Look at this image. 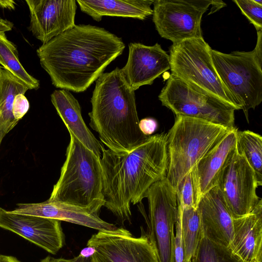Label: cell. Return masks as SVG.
<instances>
[{
  "mask_svg": "<svg viewBox=\"0 0 262 262\" xmlns=\"http://www.w3.org/2000/svg\"><path fill=\"white\" fill-rule=\"evenodd\" d=\"M0 262H21L13 256L0 254Z\"/></svg>",
  "mask_w": 262,
  "mask_h": 262,
  "instance_id": "obj_37",
  "label": "cell"
},
{
  "mask_svg": "<svg viewBox=\"0 0 262 262\" xmlns=\"http://www.w3.org/2000/svg\"><path fill=\"white\" fill-rule=\"evenodd\" d=\"M188 262H192V261L191 260H190L189 261H188Z\"/></svg>",
  "mask_w": 262,
  "mask_h": 262,
  "instance_id": "obj_41",
  "label": "cell"
},
{
  "mask_svg": "<svg viewBox=\"0 0 262 262\" xmlns=\"http://www.w3.org/2000/svg\"><path fill=\"white\" fill-rule=\"evenodd\" d=\"M121 38L104 28L75 25L36 51L40 63L57 88L82 92L123 53Z\"/></svg>",
  "mask_w": 262,
  "mask_h": 262,
  "instance_id": "obj_1",
  "label": "cell"
},
{
  "mask_svg": "<svg viewBox=\"0 0 262 262\" xmlns=\"http://www.w3.org/2000/svg\"><path fill=\"white\" fill-rule=\"evenodd\" d=\"M176 192L177 205L183 207L196 208L191 170L180 181L177 187Z\"/></svg>",
  "mask_w": 262,
  "mask_h": 262,
  "instance_id": "obj_27",
  "label": "cell"
},
{
  "mask_svg": "<svg viewBox=\"0 0 262 262\" xmlns=\"http://www.w3.org/2000/svg\"><path fill=\"white\" fill-rule=\"evenodd\" d=\"M211 50L203 37L172 43L169 54L171 75L195 91L241 110L217 75Z\"/></svg>",
  "mask_w": 262,
  "mask_h": 262,
  "instance_id": "obj_6",
  "label": "cell"
},
{
  "mask_svg": "<svg viewBox=\"0 0 262 262\" xmlns=\"http://www.w3.org/2000/svg\"><path fill=\"white\" fill-rule=\"evenodd\" d=\"M210 0H156L152 20L163 38L175 43L202 37L201 20Z\"/></svg>",
  "mask_w": 262,
  "mask_h": 262,
  "instance_id": "obj_10",
  "label": "cell"
},
{
  "mask_svg": "<svg viewBox=\"0 0 262 262\" xmlns=\"http://www.w3.org/2000/svg\"><path fill=\"white\" fill-rule=\"evenodd\" d=\"M30 23L29 29L42 45L63 33L75 24V0H26Z\"/></svg>",
  "mask_w": 262,
  "mask_h": 262,
  "instance_id": "obj_14",
  "label": "cell"
},
{
  "mask_svg": "<svg viewBox=\"0 0 262 262\" xmlns=\"http://www.w3.org/2000/svg\"><path fill=\"white\" fill-rule=\"evenodd\" d=\"M236 127L229 130L191 170L195 207L201 198L215 187L223 168L236 148Z\"/></svg>",
  "mask_w": 262,
  "mask_h": 262,
  "instance_id": "obj_16",
  "label": "cell"
},
{
  "mask_svg": "<svg viewBox=\"0 0 262 262\" xmlns=\"http://www.w3.org/2000/svg\"><path fill=\"white\" fill-rule=\"evenodd\" d=\"M51 100L69 134L101 158L103 145L85 123L80 105L76 98L70 91L62 89L55 90L51 95Z\"/></svg>",
  "mask_w": 262,
  "mask_h": 262,
  "instance_id": "obj_20",
  "label": "cell"
},
{
  "mask_svg": "<svg viewBox=\"0 0 262 262\" xmlns=\"http://www.w3.org/2000/svg\"><path fill=\"white\" fill-rule=\"evenodd\" d=\"M6 135V133L4 131L0 130V144L2 141L3 139Z\"/></svg>",
  "mask_w": 262,
  "mask_h": 262,
  "instance_id": "obj_38",
  "label": "cell"
},
{
  "mask_svg": "<svg viewBox=\"0 0 262 262\" xmlns=\"http://www.w3.org/2000/svg\"><path fill=\"white\" fill-rule=\"evenodd\" d=\"M1 69H2V67L0 66V77H1Z\"/></svg>",
  "mask_w": 262,
  "mask_h": 262,
  "instance_id": "obj_40",
  "label": "cell"
},
{
  "mask_svg": "<svg viewBox=\"0 0 262 262\" xmlns=\"http://www.w3.org/2000/svg\"><path fill=\"white\" fill-rule=\"evenodd\" d=\"M13 26V24L12 22L0 17V32H5L11 30Z\"/></svg>",
  "mask_w": 262,
  "mask_h": 262,
  "instance_id": "obj_33",
  "label": "cell"
},
{
  "mask_svg": "<svg viewBox=\"0 0 262 262\" xmlns=\"http://www.w3.org/2000/svg\"><path fill=\"white\" fill-rule=\"evenodd\" d=\"M178 206L181 224V231L185 262L192 259L202 237L201 220L196 208Z\"/></svg>",
  "mask_w": 262,
  "mask_h": 262,
  "instance_id": "obj_23",
  "label": "cell"
},
{
  "mask_svg": "<svg viewBox=\"0 0 262 262\" xmlns=\"http://www.w3.org/2000/svg\"><path fill=\"white\" fill-rule=\"evenodd\" d=\"M151 0H77L82 12L99 21L103 16L145 19L152 14Z\"/></svg>",
  "mask_w": 262,
  "mask_h": 262,
  "instance_id": "obj_21",
  "label": "cell"
},
{
  "mask_svg": "<svg viewBox=\"0 0 262 262\" xmlns=\"http://www.w3.org/2000/svg\"><path fill=\"white\" fill-rule=\"evenodd\" d=\"M202 236L229 247L233 235V220L216 186L205 193L196 206Z\"/></svg>",
  "mask_w": 262,
  "mask_h": 262,
  "instance_id": "obj_18",
  "label": "cell"
},
{
  "mask_svg": "<svg viewBox=\"0 0 262 262\" xmlns=\"http://www.w3.org/2000/svg\"><path fill=\"white\" fill-rule=\"evenodd\" d=\"M255 2L257 4L262 5V0H254Z\"/></svg>",
  "mask_w": 262,
  "mask_h": 262,
  "instance_id": "obj_39",
  "label": "cell"
},
{
  "mask_svg": "<svg viewBox=\"0 0 262 262\" xmlns=\"http://www.w3.org/2000/svg\"><path fill=\"white\" fill-rule=\"evenodd\" d=\"M0 227L52 254H56L63 246L64 234L59 220L15 213L0 207Z\"/></svg>",
  "mask_w": 262,
  "mask_h": 262,
  "instance_id": "obj_13",
  "label": "cell"
},
{
  "mask_svg": "<svg viewBox=\"0 0 262 262\" xmlns=\"http://www.w3.org/2000/svg\"><path fill=\"white\" fill-rule=\"evenodd\" d=\"M158 98L162 104L176 116L202 119L229 129L235 127L234 107L193 90L171 75Z\"/></svg>",
  "mask_w": 262,
  "mask_h": 262,
  "instance_id": "obj_8",
  "label": "cell"
},
{
  "mask_svg": "<svg viewBox=\"0 0 262 262\" xmlns=\"http://www.w3.org/2000/svg\"><path fill=\"white\" fill-rule=\"evenodd\" d=\"M29 88L5 69H1L0 77V130L6 134L17 124L13 115L15 97L25 94Z\"/></svg>",
  "mask_w": 262,
  "mask_h": 262,
  "instance_id": "obj_22",
  "label": "cell"
},
{
  "mask_svg": "<svg viewBox=\"0 0 262 262\" xmlns=\"http://www.w3.org/2000/svg\"><path fill=\"white\" fill-rule=\"evenodd\" d=\"M214 68L222 83L242 110L248 112L262 101V60L253 50L224 53L211 50Z\"/></svg>",
  "mask_w": 262,
  "mask_h": 262,
  "instance_id": "obj_7",
  "label": "cell"
},
{
  "mask_svg": "<svg viewBox=\"0 0 262 262\" xmlns=\"http://www.w3.org/2000/svg\"><path fill=\"white\" fill-rule=\"evenodd\" d=\"M174 237V262H185L180 215L178 211Z\"/></svg>",
  "mask_w": 262,
  "mask_h": 262,
  "instance_id": "obj_29",
  "label": "cell"
},
{
  "mask_svg": "<svg viewBox=\"0 0 262 262\" xmlns=\"http://www.w3.org/2000/svg\"><path fill=\"white\" fill-rule=\"evenodd\" d=\"M233 219L250 213L260 199L256 174L236 148L223 168L216 185Z\"/></svg>",
  "mask_w": 262,
  "mask_h": 262,
  "instance_id": "obj_11",
  "label": "cell"
},
{
  "mask_svg": "<svg viewBox=\"0 0 262 262\" xmlns=\"http://www.w3.org/2000/svg\"><path fill=\"white\" fill-rule=\"evenodd\" d=\"M262 200L247 215L233 220L229 247L245 262H262Z\"/></svg>",
  "mask_w": 262,
  "mask_h": 262,
  "instance_id": "obj_19",
  "label": "cell"
},
{
  "mask_svg": "<svg viewBox=\"0 0 262 262\" xmlns=\"http://www.w3.org/2000/svg\"><path fill=\"white\" fill-rule=\"evenodd\" d=\"M70 135L66 160L49 200L100 212L105 202L101 158Z\"/></svg>",
  "mask_w": 262,
  "mask_h": 262,
  "instance_id": "obj_4",
  "label": "cell"
},
{
  "mask_svg": "<svg viewBox=\"0 0 262 262\" xmlns=\"http://www.w3.org/2000/svg\"><path fill=\"white\" fill-rule=\"evenodd\" d=\"M0 65L29 90L39 88V81L26 72L19 60L16 46L4 32H0Z\"/></svg>",
  "mask_w": 262,
  "mask_h": 262,
  "instance_id": "obj_24",
  "label": "cell"
},
{
  "mask_svg": "<svg viewBox=\"0 0 262 262\" xmlns=\"http://www.w3.org/2000/svg\"><path fill=\"white\" fill-rule=\"evenodd\" d=\"M95 251V249L93 247L87 246L80 251L79 254L85 257L90 258L94 253Z\"/></svg>",
  "mask_w": 262,
  "mask_h": 262,
  "instance_id": "obj_34",
  "label": "cell"
},
{
  "mask_svg": "<svg viewBox=\"0 0 262 262\" xmlns=\"http://www.w3.org/2000/svg\"><path fill=\"white\" fill-rule=\"evenodd\" d=\"M100 161L104 206L123 225L130 221V204L141 203L149 188L166 178V134L149 136L128 152H115L102 146Z\"/></svg>",
  "mask_w": 262,
  "mask_h": 262,
  "instance_id": "obj_2",
  "label": "cell"
},
{
  "mask_svg": "<svg viewBox=\"0 0 262 262\" xmlns=\"http://www.w3.org/2000/svg\"><path fill=\"white\" fill-rule=\"evenodd\" d=\"M40 262H90V258L85 257L80 254L72 259L56 258L48 256L41 259Z\"/></svg>",
  "mask_w": 262,
  "mask_h": 262,
  "instance_id": "obj_32",
  "label": "cell"
},
{
  "mask_svg": "<svg viewBox=\"0 0 262 262\" xmlns=\"http://www.w3.org/2000/svg\"><path fill=\"white\" fill-rule=\"evenodd\" d=\"M11 210L13 213L38 216L65 221L101 230H114L118 227L100 218V212L71 204L51 201L37 203H19Z\"/></svg>",
  "mask_w": 262,
  "mask_h": 262,
  "instance_id": "obj_17",
  "label": "cell"
},
{
  "mask_svg": "<svg viewBox=\"0 0 262 262\" xmlns=\"http://www.w3.org/2000/svg\"><path fill=\"white\" fill-rule=\"evenodd\" d=\"M29 103L24 94L17 95L13 101L12 112L14 118L19 121L29 109Z\"/></svg>",
  "mask_w": 262,
  "mask_h": 262,
  "instance_id": "obj_30",
  "label": "cell"
},
{
  "mask_svg": "<svg viewBox=\"0 0 262 262\" xmlns=\"http://www.w3.org/2000/svg\"><path fill=\"white\" fill-rule=\"evenodd\" d=\"M191 260L192 262H245L229 247L214 243L203 236Z\"/></svg>",
  "mask_w": 262,
  "mask_h": 262,
  "instance_id": "obj_26",
  "label": "cell"
},
{
  "mask_svg": "<svg viewBox=\"0 0 262 262\" xmlns=\"http://www.w3.org/2000/svg\"><path fill=\"white\" fill-rule=\"evenodd\" d=\"M15 3L13 1H0V7L9 9L15 8Z\"/></svg>",
  "mask_w": 262,
  "mask_h": 262,
  "instance_id": "obj_36",
  "label": "cell"
},
{
  "mask_svg": "<svg viewBox=\"0 0 262 262\" xmlns=\"http://www.w3.org/2000/svg\"><path fill=\"white\" fill-rule=\"evenodd\" d=\"M141 228L138 237L122 227L98 231L87 242L95 249L90 262H159L147 233Z\"/></svg>",
  "mask_w": 262,
  "mask_h": 262,
  "instance_id": "obj_12",
  "label": "cell"
},
{
  "mask_svg": "<svg viewBox=\"0 0 262 262\" xmlns=\"http://www.w3.org/2000/svg\"><path fill=\"white\" fill-rule=\"evenodd\" d=\"M158 127L157 121L151 118H146L139 121V128L142 133L147 136H151Z\"/></svg>",
  "mask_w": 262,
  "mask_h": 262,
  "instance_id": "obj_31",
  "label": "cell"
},
{
  "mask_svg": "<svg viewBox=\"0 0 262 262\" xmlns=\"http://www.w3.org/2000/svg\"><path fill=\"white\" fill-rule=\"evenodd\" d=\"M128 48L127 62L121 70L134 91L141 86L151 85L156 78L170 70L169 56L159 43L146 46L132 42Z\"/></svg>",
  "mask_w": 262,
  "mask_h": 262,
  "instance_id": "obj_15",
  "label": "cell"
},
{
  "mask_svg": "<svg viewBox=\"0 0 262 262\" xmlns=\"http://www.w3.org/2000/svg\"><path fill=\"white\" fill-rule=\"evenodd\" d=\"M211 5L212 6V7L211 8L209 14L214 13L220 8L225 6L226 4L222 1H212Z\"/></svg>",
  "mask_w": 262,
  "mask_h": 262,
  "instance_id": "obj_35",
  "label": "cell"
},
{
  "mask_svg": "<svg viewBox=\"0 0 262 262\" xmlns=\"http://www.w3.org/2000/svg\"><path fill=\"white\" fill-rule=\"evenodd\" d=\"M148 235L159 262H174V227L177 220L176 192L166 178L148 190Z\"/></svg>",
  "mask_w": 262,
  "mask_h": 262,
  "instance_id": "obj_9",
  "label": "cell"
},
{
  "mask_svg": "<svg viewBox=\"0 0 262 262\" xmlns=\"http://www.w3.org/2000/svg\"><path fill=\"white\" fill-rule=\"evenodd\" d=\"M233 2L257 31H262V5L257 4L254 0H234Z\"/></svg>",
  "mask_w": 262,
  "mask_h": 262,
  "instance_id": "obj_28",
  "label": "cell"
},
{
  "mask_svg": "<svg viewBox=\"0 0 262 262\" xmlns=\"http://www.w3.org/2000/svg\"><path fill=\"white\" fill-rule=\"evenodd\" d=\"M229 130L202 119L176 116L166 134V176L175 191L182 179Z\"/></svg>",
  "mask_w": 262,
  "mask_h": 262,
  "instance_id": "obj_5",
  "label": "cell"
},
{
  "mask_svg": "<svg viewBox=\"0 0 262 262\" xmlns=\"http://www.w3.org/2000/svg\"><path fill=\"white\" fill-rule=\"evenodd\" d=\"M89 113L90 125L108 149L128 152L149 136L139 128L135 91L121 69L103 73L96 81Z\"/></svg>",
  "mask_w": 262,
  "mask_h": 262,
  "instance_id": "obj_3",
  "label": "cell"
},
{
  "mask_svg": "<svg viewBox=\"0 0 262 262\" xmlns=\"http://www.w3.org/2000/svg\"><path fill=\"white\" fill-rule=\"evenodd\" d=\"M236 149L254 171L258 186L262 185V137L247 130L237 131Z\"/></svg>",
  "mask_w": 262,
  "mask_h": 262,
  "instance_id": "obj_25",
  "label": "cell"
}]
</instances>
